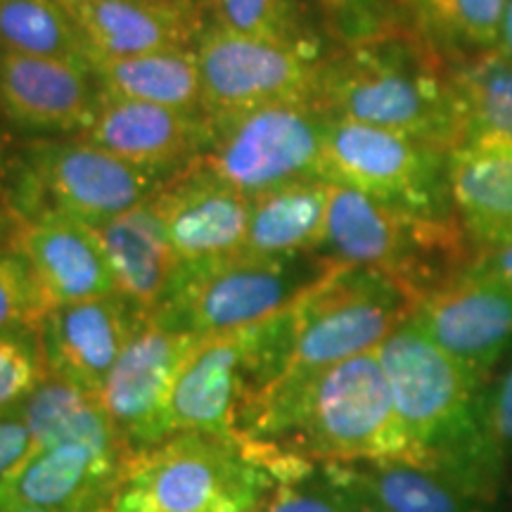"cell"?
Returning <instances> with one entry per match:
<instances>
[{"instance_id": "cell-1", "label": "cell", "mask_w": 512, "mask_h": 512, "mask_svg": "<svg viewBox=\"0 0 512 512\" xmlns=\"http://www.w3.org/2000/svg\"><path fill=\"white\" fill-rule=\"evenodd\" d=\"M240 439L313 465L413 460L377 349L283 375L242 420Z\"/></svg>"}, {"instance_id": "cell-2", "label": "cell", "mask_w": 512, "mask_h": 512, "mask_svg": "<svg viewBox=\"0 0 512 512\" xmlns=\"http://www.w3.org/2000/svg\"><path fill=\"white\" fill-rule=\"evenodd\" d=\"M318 107L441 150L463 138L451 69L411 27L323 57Z\"/></svg>"}, {"instance_id": "cell-3", "label": "cell", "mask_w": 512, "mask_h": 512, "mask_svg": "<svg viewBox=\"0 0 512 512\" xmlns=\"http://www.w3.org/2000/svg\"><path fill=\"white\" fill-rule=\"evenodd\" d=\"M316 467L242 439L178 432L126 460L110 512H259L280 484Z\"/></svg>"}, {"instance_id": "cell-4", "label": "cell", "mask_w": 512, "mask_h": 512, "mask_svg": "<svg viewBox=\"0 0 512 512\" xmlns=\"http://www.w3.org/2000/svg\"><path fill=\"white\" fill-rule=\"evenodd\" d=\"M318 254L337 266L387 275L418 306L470 271L479 247L458 219H420L347 185L330 183L328 219Z\"/></svg>"}, {"instance_id": "cell-5", "label": "cell", "mask_w": 512, "mask_h": 512, "mask_svg": "<svg viewBox=\"0 0 512 512\" xmlns=\"http://www.w3.org/2000/svg\"><path fill=\"white\" fill-rule=\"evenodd\" d=\"M297 339L294 304L245 328L202 337L178 375L166 432L240 439L242 420L290 368Z\"/></svg>"}, {"instance_id": "cell-6", "label": "cell", "mask_w": 512, "mask_h": 512, "mask_svg": "<svg viewBox=\"0 0 512 512\" xmlns=\"http://www.w3.org/2000/svg\"><path fill=\"white\" fill-rule=\"evenodd\" d=\"M337 264L316 254L259 259L242 252L178 264L150 320L209 337L285 311Z\"/></svg>"}, {"instance_id": "cell-7", "label": "cell", "mask_w": 512, "mask_h": 512, "mask_svg": "<svg viewBox=\"0 0 512 512\" xmlns=\"http://www.w3.org/2000/svg\"><path fill=\"white\" fill-rule=\"evenodd\" d=\"M413 463L437 467L463 444L482 384L411 318L377 347Z\"/></svg>"}, {"instance_id": "cell-8", "label": "cell", "mask_w": 512, "mask_h": 512, "mask_svg": "<svg viewBox=\"0 0 512 512\" xmlns=\"http://www.w3.org/2000/svg\"><path fill=\"white\" fill-rule=\"evenodd\" d=\"M209 119V147L195 162L242 195L259 197L285 185L323 178L330 114L316 102H275Z\"/></svg>"}, {"instance_id": "cell-9", "label": "cell", "mask_w": 512, "mask_h": 512, "mask_svg": "<svg viewBox=\"0 0 512 512\" xmlns=\"http://www.w3.org/2000/svg\"><path fill=\"white\" fill-rule=\"evenodd\" d=\"M174 176L126 162L83 138L34 140L24 147L15 204L22 221L57 209L100 226L152 200Z\"/></svg>"}, {"instance_id": "cell-10", "label": "cell", "mask_w": 512, "mask_h": 512, "mask_svg": "<svg viewBox=\"0 0 512 512\" xmlns=\"http://www.w3.org/2000/svg\"><path fill=\"white\" fill-rule=\"evenodd\" d=\"M413 311L411 294L387 275L335 266L294 302L297 339L285 375H311L373 351Z\"/></svg>"}, {"instance_id": "cell-11", "label": "cell", "mask_w": 512, "mask_h": 512, "mask_svg": "<svg viewBox=\"0 0 512 512\" xmlns=\"http://www.w3.org/2000/svg\"><path fill=\"white\" fill-rule=\"evenodd\" d=\"M323 178L420 219H458L448 190V150L401 133L330 117Z\"/></svg>"}, {"instance_id": "cell-12", "label": "cell", "mask_w": 512, "mask_h": 512, "mask_svg": "<svg viewBox=\"0 0 512 512\" xmlns=\"http://www.w3.org/2000/svg\"><path fill=\"white\" fill-rule=\"evenodd\" d=\"M195 57L207 117H230L275 102L318 105L320 50L242 36L207 22Z\"/></svg>"}, {"instance_id": "cell-13", "label": "cell", "mask_w": 512, "mask_h": 512, "mask_svg": "<svg viewBox=\"0 0 512 512\" xmlns=\"http://www.w3.org/2000/svg\"><path fill=\"white\" fill-rule=\"evenodd\" d=\"M202 337L176 332L145 318L107 377L100 401L128 456L169 437L166 415L178 375Z\"/></svg>"}, {"instance_id": "cell-14", "label": "cell", "mask_w": 512, "mask_h": 512, "mask_svg": "<svg viewBox=\"0 0 512 512\" xmlns=\"http://www.w3.org/2000/svg\"><path fill=\"white\" fill-rule=\"evenodd\" d=\"M411 320L484 387L512 347V292L470 266L418 302Z\"/></svg>"}, {"instance_id": "cell-15", "label": "cell", "mask_w": 512, "mask_h": 512, "mask_svg": "<svg viewBox=\"0 0 512 512\" xmlns=\"http://www.w3.org/2000/svg\"><path fill=\"white\" fill-rule=\"evenodd\" d=\"M145 318L121 294L50 306L36 328L48 373L100 396L121 351Z\"/></svg>"}, {"instance_id": "cell-16", "label": "cell", "mask_w": 512, "mask_h": 512, "mask_svg": "<svg viewBox=\"0 0 512 512\" xmlns=\"http://www.w3.org/2000/svg\"><path fill=\"white\" fill-rule=\"evenodd\" d=\"M79 138L145 169L181 174L209 147L211 119L202 110L102 95Z\"/></svg>"}, {"instance_id": "cell-17", "label": "cell", "mask_w": 512, "mask_h": 512, "mask_svg": "<svg viewBox=\"0 0 512 512\" xmlns=\"http://www.w3.org/2000/svg\"><path fill=\"white\" fill-rule=\"evenodd\" d=\"M178 264L240 252L252 197L192 162L155 195Z\"/></svg>"}, {"instance_id": "cell-18", "label": "cell", "mask_w": 512, "mask_h": 512, "mask_svg": "<svg viewBox=\"0 0 512 512\" xmlns=\"http://www.w3.org/2000/svg\"><path fill=\"white\" fill-rule=\"evenodd\" d=\"M128 456L81 441L34 448L0 496V508L107 512Z\"/></svg>"}, {"instance_id": "cell-19", "label": "cell", "mask_w": 512, "mask_h": 512, "mask_svg": "<svg viewBox=\"0 0 512 512\" xmlns=\"http://www.w3.org/2000/svg\"><path fill=\"white\" fill-rule=\"evenodd\" d=\"M15 247L53 306L121 294L98 230L72 214L46 209L19 221Z\"/></svg>"}, {"instance_id": "cell-20", "label": "cell", "mask_w": 512, "mask_h": 512, "mask_svg": "<svg viewBox=\"0 0 512 512\" xmlns=\"http://www.w3.org/2000/svg\"><path fill=\"white\" fill-rule=\"evenodd\" d=\"M83 64L0 48V117L29 131H83L100 105Z\"/></svg>"}, {"instance_id": "cell-21", "label": "cell", "mask_w": 512, "mask_h": 512, "mask_svg": "<svg viewBox=\"0 0 512 512\" xmlns=\"http://www.w3.org/2000/svg\"><path fill=\"white\" fill-rule=\"evenodd\" d=\"M88 48L102 55H140L195 48L204 31L200 3L157 0H60Z\"/></svg>"}, {"instance_id": "cell-22", "label": "cell", "mask_w": 512, "mask_h": 512, "mask_svg": "<svg viewBox=\"0 0 512 512\" xmlns=\"http://www.w3.org/2000/svg\"><path fill=\"white\" fill-rule=\"evenodd\" d=\"M318 475L361 512H484L458 482L413 460L325 463Z\"/></svg>"}, {"instance_id": "cell-23", "label": "cell", "mask_w": 512, "mask_h": 512, "mask_svg": "<svg viewBox=\"0 0 512 512\" xmlns=\"http://www.w3.org/2000/svg\"><path fill=\"white\" fill-rule=\"evenodd\" d=\"M448 190L460 226L479 249L512 242V147L448 150Z\"/></svg>"}, {"instance_id": "cell-24", "label": "cell", "mask_w": 512, "mask_h": 512, "mask_svg": "<svg viewBox=\"0 0 512 512\" xmlns=\"http://www.w3.org/2000/svg\"><path fill=\"white\" fill-rule=\"evenodd\" d=\"M93 228L117 275L121 297L150 318L178 266L155 197Z\"/></svg>"}, {"instance_id": "cell-25", "label": "cell", "mask_w": 512, "mask_h": 512, "mask_svg": "<svg viewBox=\"0 0 512 512\" xmlns=\"http://www.w3.org/2000/svg\"><path fill=\"white\" fill-rule=\"evenodd\" d=\"M512 456V361L477 396L475 420L456 451L437 470L458 482L472 498L489 505L498 494L505 463Z\"/></svg>"}, {"instance_id": "cell-26", "label": "cell", "mask_w": 512, "mask_h": 512, "mask_svg": "<svg viewBox=\"0 0 512 512\" xmlns=\"http://www.w3.org/2000/svg\"><path fill=\"white\" fill-rule=\"evenodd\" d=\"M330 183L323 178L285 185L252 197L240 252L259 259L316 254L323 245Z\"/></svg>"}, {"instance_id": "cell-27", "label": "cell", "mask_w": 512, "mask_h": 512, "mask_svg": "<svg viewBox=\"0 0 512 512\" xmlns=\"http://www.w3.org/2000/svg\"><path fill=\"white\" fill-rule=\"evenodd\" d=\"M86 69L102 95L178 110H202L195 48L155 50L140 55H102L88 50Z\"/></svg>"}, {"instance_id": "cell-28", "label": "cell", "mask_w": 512, "mask_h": 512, "mask_svg": "<svg viewBox=\"0 0 512 512\" xmlns=\"http://www.w3.org/2000/svg\"><path fill=\"white\" fill-rule=\"evenodd\" d=\"M22 413L36 448L81 441V444L121 451L128 456L100 396L86 394L53 373H46L34 392L22 401Z\"/></svg>"}, {"instance_id": "cell-29", "label": "cell", "mask_w": 512, "mask_h": 512, "mask_svg": "<svg viewBox=\"0 0 512 512\" xmlns=\"http://www.w3.org/2000/svg\"><path fill=\"white\" fill-rule=\"evenodd\" d=\"M448 69L463 124L460 145L512 147V60L491 50Z\"/></svg>"}, {"instance_id": "cell-30", "label": "cell", "mask_w": 512, "mask_h": 512, "mask_svg": "<svg viewBox=\"0 0 512 512\" xmlns=\"http://www.w3.org/2000/svg\"><path fill=\"white\" fill-rule=\"evenodd\" d=\"M413 31L444 60L498 50L508 0H401Z\"/></svg>"}, {"instance_id": "cell-31", "label": "cell", "mask_w": 512, "mask_h": 512, "mask_svg": "<svg viewBox=\"0 0 512 512\" xmlns=\"http://www.w3.org/2000/svg\"><path fill=\"white\" fill-rule=\"evenodd\" d=\"M0 48L83 67L91 50L60 0H0Z\"/></svg>"}, {"instance_id": "cell-32", "label": "cell", "mask_w": 512, "mask_h": 512, "mask_svg": "<svg viewBox=\"0 0 512 512\" xmlns=\"http://www.w3.org/2000/svg\"><path fill=\"white\" fill-rule=\"evenodd\" d=\"M211 22L242 36L318 50L299 0H211Z\"/></svg>"}, {"instance_id": "cell-33", "label": "cell", "mask_w": 512, "mask_h": 512, "mask_svg": "<svg viewBox=\"0 0 512 512\" xmlns=\"http://www.w3.org/2000/svg\"><path fill=\"white\" fill-rule=\"evenodd\" d=\"M50 306L27 256L0 249V330H36Z\"/></svg>"}, {"instance_id": "cell-34", "label": "cell", "mask_w": 512, "mask_h": 512, "mask_svg": "<svg viewBox=\"0 0 512 512\" xmlns=\"http://www.w3.org/2000/svg\"><path fill=\"white\" fill-rule=\"evenodd\" d=\"M339 48L361 46L406 27L401 0H318Z\"/></svg>"}, {"instance_id": "cell-35", "label": "cell", "mask_w": 512, "mask_h": 512, "mask_svg": "<svg viewBox=\"0 0 512 512\" xmlns=\"http://www.w3.org/2000/svg\"><path fill=\"white\" fill-rule=\"evenodd\" d=\"M46 373L36 330H0V411L19 406Z\"/></svg>"}, {"instance_id": "cell-36", "label": "cell", "mask_w": 512, "mask_h": 512, "mask_svg": "<svg viewBox=\"0 0 512 512\" xmlns=\"http://www.w3.org/2000/svg\"><path fill=\"white\" fill-rule=\"evenodd\" d=\"M313 477L316 472L280 484L259 512H361L339 491L332 489L323 477L318 475V482Z\"/></svg>"}, {"instance_id": "cell-37", "label": "cell", "mask_w": 512, "mask_h": 512, "mask_svg": "<svg viewBox=\"0 0 512 512\" xmlns=\"http://www.w3.org/2000/svg\"><path fill=\"white\" fill-rule=\"evenodd\" d=\"M34 448L36 444L27 420H24L22 403L8 411H0V496L8 489L12 477L27 463Z\"/></svg>"}, {"instance_id": "cell-38", "label": "cell", "mask_w": 512, "mask_h": 512, "mask_svg": "<svg viewBox=\"0 0 512 512\" xmlns=\"http://www.w3.org/2000/svg\"><path fill=\"white\" fill-rule=\"evenodd\" d=\"M472 271L479 275H486L494 283L503 285L505 290L512 292V242H505V245L479 249L475 264H472Z\"/></svg>"}, {"instance_id": "cell-39", "label": "cell", "mask_w": 512, "mask_h": 512, "mask_svg": "<svg viewBox=\"0 0 512 512\" xmlns=\"http://www.w3.org/2000/svg\"><path fill=\"white\" fill-rule=\"evenodd\" d=\"M498 53L512 60V0H508V8H505L503 17V29H501V41H498Z\"/></svg>"}, {"instance_id": "cell-40", "label": "cell", "mask_w": 512, "mask_h": 512, "mask_svg": "<svg viewBox=\"0 0 512 512\" xmlns=\"http://www.w3.org/2000/svg\"><path fill=\"white\" fill-rule=\"evenodd\" d=\"M8 238H10V221H8V216H5V211L0 209V249H3Z\"/></svg>"}, {"instance_id": "cell-41", "label": "cell", "mask_w": 512, "mask_h": 512, "mask_svg": "<svg viewBox=\"0 0 512 512\" xmlns=\"http://www.w3.org/2000/svg\"><path fill=\"white\" fill-rule=\"evenodd\" d=\"M157 3H200L202 5V0H157Z\"/></svg>"}, {"instance_id": "cell-42", "label": "cell", "mask_w": 512, "mask_h": 512, "mask_svg": "<svg viewBox=\"0 0 512 512\" xmlns=\"http://www.w3.org/2000/svg\"><path fill=\"white\" fill-rule=\"evenodd\" d=\"M0 512H41V510H29V508H0Z\"/></svg>"}, {"instance_id": "cell-43", "label": "cell", "mask_w": 512, "mask_h": 512, "mask_svg": "<svg viewBox=\"0 0 512 512\" xmlns=\"http://www.w3.org/2000/svg\"><path fill=\"white\" fill-rule=\"evenodd\" d=\"M209 3H211V0H202V5H204V10H209Z\"/></svg>"}, {"instance_id": "cell-44", "label": "cell", "mask_w": 512, "mask_h": 512, "mask_svg": "<svg viewBox=\"0 0 512 512\" xmlns=\"http://www.w3.org/2000/svg\"><path fill=\"white\" fill-rule=\"evenodd\" d=\"M107 512H110V510H107Z\"/></svg>"}]
</instances>
